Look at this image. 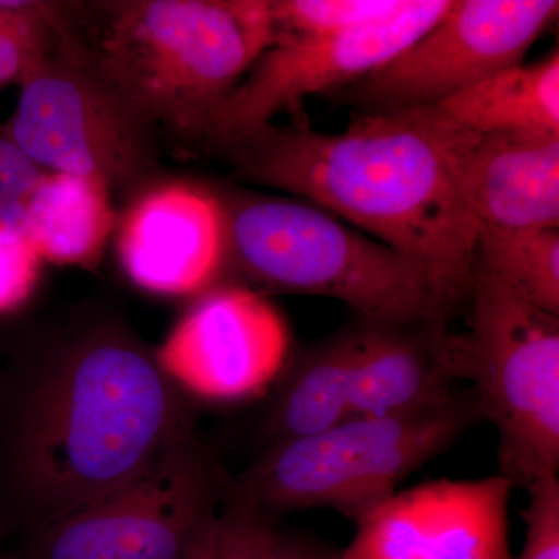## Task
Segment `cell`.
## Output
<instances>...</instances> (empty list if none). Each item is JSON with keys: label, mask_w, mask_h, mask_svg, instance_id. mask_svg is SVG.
Returning a JSON list of instances; mask_svg holds the SVG:
<instances>
[{"label": "cell", "mask_w": 559, "mask_h": 559, "mask_svg": "<svg viewBox=\"0 0 559 559\" xmlns=\"http://www.w3.org/2000/svg\"><path fill=\"white\" fill-rule=\"evenodd\" d=\"M193 430L187 395L116 312L0 358V554L123 487Z\"/></svg>", "instance_id": "cell-1"}, {"label": "cell", "mask_w": 559, "mask_h": 559, "mask_svg": "<svg viewBox=\"0 0 559 559\" xmlns=\"http://www.w3.org/2000/svg\"><path fill=\"white\" fill-rule=\"evenodd\" d=\"M476 138L423 106L366 112L334 134L271 123L218 145L246 179L319 205L414 261L455 312L476 266L479 224L465 194Z\"/></svg>", "instance_id": "cell-2"}, {"label": "cell", "mask_w": 559, "mask_h": 559, "mask_svg": "<svg viewBox=\"0 0 559 559\" xmlns=\"http://www.w3.org/2000/svg\"><path fill=\"white\" fill-rule=\"evenodd\" d=\"M91 10L92 24H69L95 69L154 127L200 138L277 38L271 0H120Z\"/></svg>", "instance_id": "cell-3"}, {"label": "cell", "mask_w": 559, "mask_h": 559, "mask_svg": "<svg viewBox=\"0 0 559 559\" xmlns=\"http://www.w3.org/2000/svg\"><path fill=\"white\" fill-rule=\"evenodd\" d=\"M226 267L260 288L344 301L359 318L454 314L426 272L330 212L297 200L224 191Z\"/></svg>", "instance_id": "cell-4"}, {"label": "cell", "mask_w": 559, "mask_h": 559, "mask_svg": "<svg viewBox=\"0 0 559 559\" xmlns=\"http://www.w3.org/2000/svg\"><path fill=\"white\" fill-rule=\"evenodd\" d=\"M479 419L469 389L425 409L353 415L316 436L267 444L230 480L227 496L275 521L293 511L325 509L358 522Z\"/></svg>", "instance_id": "cell-5"}, {"label": "cell", "mask_w": 559, "mask_h": 559, "mask_svg": "<svg viewBox=\"0 0 559 559\" xmlns=\"http://www.w3.org/2000/svg\"><path fill=\"white\" fill-rule=\"evenodd\" d=\"M469 325L451 333L460 380L498 433V474L516 488L559 473V316L476 264Z\"/></svg>", "instance_id": "cell-6"}, {"label": "cell", "mask_w": 559, "mask_h": 559, "mask_svg": "<svg viewBox=\"0 0 559 559\" xmlns=\"http://www.w3.org/2000/svg\"><path fill=\"white\" fill-rule=\"evenodd\" d=\"M5 132L44 173H66L128 189L156 164L154 124L95 69L69 21L21 80Z\"/></svg>", "instance_id": "cell-7"}, {"label": "cell", "mask_w": 559, "mask_h": 559, "mask_svg": "<svg viewBox=\"0 0 559 559\" xmlns=\"http://www.w3.org/2000/svg\"><path fill=\"white\" fill-rule=\"evenodd\" d=\"M231 477L194 430L150 468L2 551L0 559H187Z\"/></svg>", "instance_id": "cell-8"}, {"label": "cell", "mask_w": 559, "mask_h": 559, "mask_svg": "<svg viewBox=\"0 0 559 559\" xmlns=\"http://www.w3.org/2000/svg\"><path fill=\"white\" fill-rule=\"evenodd\" d=\"M558 13L557 0H454L436 25L348 94L367 112L440 105L522 64Z\"/></svg>", "instance_id": "cell-9"}, {"label": "cell", "mask_w": 559, "mask_h": 559, "mask_svg": "<svg viewBox=\"0 0 559 559\" xmlns=\"http://www.w3.org/2000/svg\"><path fill=\"white\" fill-rule=\"evenodd\" d=\"M452 0H411L399 16L334 35H277L210 117L204 138H242L312 95L358 83L428 32Z\"/></svg>", "instance_id": "cell-10"}, {"label": "cell", "mask_w": 559, "mask_h": 559, "mask_svg": "<svg viewBox=\"0 0 559 559\" xmlns=\"http://www.w3.org/2000/svg\"><path fill=\"white\" fill-rule=\"evenodd\" d=\"M514 489L498 473L399 489L355 522L352 539L333 559H514Z\"/></svg>", "instance_id": "cell-11"}, {"label": "cell", "mask_w": 559, "mask_h": 559, "mask_svg": "<svg viewBox=\"0 0 559 559\" xmlns=\"http://www.w3.org/2000/svg\"><path fill=\"white\" fill-rule=\"evenodd\" d=\"M285 334L271 305L246 286L205 290L156 348L183 395L226 399L248 392L282 358Z\"/></svg>", "instance_id": "cell-12"}, {"label": "cell", "mask_w": 559, "mask_h": 559, "mask_svg": "<svg viewBox=\"0 0 559 559\" xmlns=\"http://www.w3.org/2000/svg\"><path fill=\"white\" fill-rule=\"evenodd\" d=\"M124 274L165 297L204 294L226 267V221L218 194L162 183L139 194L117 235Z\"/></svg>", "instance_id": "cell-13"}, {"label": "cell", "mask_w": 559, "mask_h": 559, "mask_svg": "<svg viewBox=\"0 0 559 559\" xmlns=\"http://www.w3.org/2000/svg\"><path fill=\"white\" fill-rule=\"evenodd\" d=\"M437 320L359 318L352 325V417L425 409L457 392L451 331Z\"/></svg>", "instance_id": "cell-14"}, {"label": "cell", "mask_w": 559, "mask_h": 559, "mask_svg": "<svg viewBox=\"0 0 559 559\" xmlns=\"http://www.w3.org/2000/svg\"><path fill=\"white\" fill-rule=\"evenodd\" d=\"M465 194L479 230L559 227V135H477Z\"/></svg>", "instance_id": "cell-15"}, {"label": "cell", "mask_w": 559, "mask_h": 559, "mask_svg": "<svg viewBox=\"0 0 559 559\" xmlns=\"http://www.w3.org/2000/svg\"><path fill=\"white\" fill-rule=\"evenodd\" d=\"M353 364L352 326L294 355L264 415L267 444L316 436L352 417Z\"/></svg>", "instance_id": "cell-16"}, {"label": "cell", "mask_w": 559, "mask_h": 559, "mask_svg": "<svg viewBox=\"0 0 559 559\" xmlns=\"http://www.w3.org/2000/svg\"><path fill=\"white\" fill-rule=\"evenodd\" d=\"M116 224L108 187L43 171L25 210L24 231L44 261L90 267L100 259Z\"/></svg>", "instance_id": "cell-17"}, {"label": "cell", "mask_w": 559, "mask_h": 559, "mask_svg": "<svg viewBox=\"0 0 559 559\" xmlns=\"http://www.w3.org/2000/svg\"><path fill=\"white\" fill-rule=\"evenodd\" d=\"M477 135H559V53L513 66L436 105Z\"/></svg>", "instance_id": "cell-18"}, {"label": "cell", "mask_w": 559, "mask_h": 559, "mask_svg": "<svg viewBox=\"0 0 559 559\" xmlns=\"http://www.w3.org/2000/svg\"><path fill=\"white\" fill-rule=\"evenodd\" d=\"M476 264L540 310L559 316V230H479Z\"/></svg>", "instance_id": "cell-19"}, {"label": "cell", "mask_w": 559, "mask_h": 559, "mask_svg": "<svg viewBox=\"0 0 559 559\" xmlns=\"http://www.w3.org/2000/svg\"><path fill=\"white\" fill-rule=\"evenodd\" d=\"M409 0H271L277 35H334L399 16Z\"/></svg>", "instance_id": "cell-20"}, {"label": "cell", "mask_w": 559, "mask_h": 559, "mask_svg": "<svg viewBox=\"0 0 559 559\" xmlns=\"http://www.w3.org/2000/svg\"><path fill=\"white\" fill-rule=\"evenodd\" d=\"M277 521L242 500L226 496L216 516L205 525L187 559H267Z\"/></svg>", "instance_id": "cell-21"}, {"label": "cell", "mask_w": 559, "mask_h": 559, "mask_svg": "<svg viewBox=\"0 0 559 559\" xmlns=\"http://www.w3.org/2000/svg\"><path fill=\"white\" fill-rule=\"evenodd\" d=\"M43 264L25 231L0 230V314L17 310L31 299Z\"/></svg>", "instance_id": "cell-22"}, {"label": "cell", "mask_w": 559, "mask_h": 559, "mask_svg": "<svg viewBox=\"0 0 559 559\" xmlns=\"http://www.w3.org/2000/svg\"><path fill=\"white\" fill-rule=\"evenodd\" d=\"M525 491L524 544L516 559H559V477L536 481Z\"/></svg>", "instance_id": "cell-23"}, {"label": "cell", "mask_w": 559, "mask_h": 559, "mask_svg": "<svg viewBox=\"0 0 559 559\" xmlns=\"http://www.w3.org/2000/svg\"><path fill=\"white\" fill-rule=\"evenodd\" d=\"M43 171L0 132V230L24 231L25 210Z\"/></svg>", "instance_id": "cell-24"}, {"label": "cell", "mask_w": 559, "mask_h": 559, "mask_svg": "<svg viewBox=\"0 0 559 559\" xmlns=\"http://www.w3.org/2000/svg\"><path fill=\"white\" fill-rule=\"evenodd\" d=\"M267 559H333V551L323 550L311 540L278 528Z\"/></svg>", "instance_id": "cell-25"}, {"label": "cell", "mask_w": 559, "mask_h": 559, "mask_svg": "<svg viewBox=\"0 0 559 559\" xmlns=\"http://www.w3.org/2000/svg\"><path fill=\"white\" fill-rule=\"evenodd\" d=\"M2 355H3V348H2V345H0V358H2Z\"/></svg>", "instance_id": "cell-26"}]
</instances>
